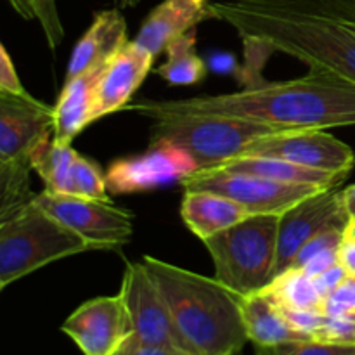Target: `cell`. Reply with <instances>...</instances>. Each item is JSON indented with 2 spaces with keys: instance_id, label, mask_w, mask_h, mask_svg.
Wrapping results in <instances>:
<instances>
[{
  "instance_id": "obj_33",
  "label": "cell",
  "mask_w": 355,
  "mask_h": 355,
  "mask_svg": "<svg viewBox=\"0 0 355 355\" xmlns=\"http://www.w3.org/2000/svg\"><path fill=\"white\" fill-rule=\"evenodd\" d=\"M338 250L340 248H331V250H324V252L318 253V255H314L312 259H309L307 262L300 267V269L311 277H315V276H319V274L326 272V270H329L331 267L338 266L340 263L338 262Z\"/></svg>"
},
{
  "instance_id": "obj_20",
  "label": "cell",
  "mask_w": 355,
  "mask_h": 355,
  "mask_svg": "<svg viewBox=\"0 0 355 355\" xmlns=\"http://www.w3.org/2000/svg\"><path fill=\"white\" fill-rule=\"evenodd\" d=\"M241 311L248 340L255 343L257 349L314 340L295 329L279 305L263 291L241 297Z\"/></svg>"
},
{
  "instance_id": "obj_38",
  "label": "cell",
  "mask_w": 355,
  "mask_h": 355,
  "mask_svg": "<svg viewBox=\"0 0 355 355\" xmlns=\"http://www.w3.org/2000/svg\"><path fill=\"white\" fill-rule=\"evenodd\" d=\"M193 2L200 3V6H207V3H208V0H193Z\"/></svg>"
},
{
  "instance_id": "obj_19",
  "label": "cell",
  "mask_w": 355,
  "mask_h": 355,
  "mask_svg": "<svg viewBox=\"0 0 355 355\" xmlns=\"http://www.w3.org/2000/svg\"><path fill=\"white\" fill-rule=\"evenodd\" d=\"M180 214L201 241L253 217L243 205L210 191H186Z\"/></svg>"
},
{
  "instance_id": "obj_29",
  "label": "cell",
  "mask_w": 355,
  "mask_h": 355,
  "mask_svg": "<svg viewBox=\"0 0 355 355\" xmlns=\"http://www.w3.org/2000/svg\"><path fill=\"white\" fill-rule=\"evenodd\" d=\"M314 340L335 345H355V312L343 315H326Z\"/></svg>"
},
{
  "instance_id": "obj_26",
  "label": "cell",
  "mask_w": 355,
  "mask_h": 355,
  "mask_svg": "<svg viewBox=\"0 0 355 355\" xmlns=\"http://www.w3.org/2000/svg\"><path fill=\"white\" fill-rule=\"evenodd\" d=\"M10 7L26 21H37L40 24L49 49L55 51L64 38L61 17H59L55 0H9Z\"/></svg>"
},
{
  "instance_id": "obj_8",
  "label": "cell",
  "mask_w": 355,
  "mask_h": 355,
  "mask_svg": "<svg viewBox=\"0 0 355 355\" xmlns=\"http://www.w3.org/2000/svg\"><path fill=\"white\" fill-rule=\"evenodd\" d=\"M35 203L69 229L89 239L96 250H118L134 232V214L114 207L113 201L89 200L75 194L42 191Z\"/></svg>"
},
{
  "instance_id": "obj_24",
  "label": "cell",
  "mask_w": 355,
  "mask_h": 355,
  "mask_svg": "<svg viewBox=\"0 0 355 355\" xmlns=\"http://www.w3.org/2000/svg\"><path fill=\"white\" fill-rule=\"evenodd\" d=\"M269 295L281 309H298V311H322L324 298L319 295L314 279L302 269H286L270 281L262 290Z\"/></svg>"
},
{
  "instance_id": "obj_15",
  "label": "cell",
  "mask_w": 355,
  "mask_h": 355,
  "mask_svg": "<svg viewBox=\"0 0 355 355\" xmlns=\"http://www.w3.org/2000/svg\"><path fill=\"white\" fill-rule=\"evenodd\" d=\"M153 62L155 58L130 40L104 66L94 94L92 123L128 106L130 97L151 71Z\"/></svg>"
},
{
  "instance_id": "obj_30",
  "label": "cell",
  "mask_w": 355,
  "mask_h": 355,
  "mask_svg": "<svg viewBox=\"0 0 355 355\" xmlns=\"http://www.w3.org/2000/svg\"><path fill=\"white\" fill-rule=\"evenodd\" d=\"M322 312L326 315H343L355 312V276H347L322 304Z\"/></svg>"
},
{
  "instance_id": "obj_16",
  "label": "cell",
  "mask_w": 355,
  "mask_h": 355,
  "mask_svg": "<svg viewBox=\"0 0 355 355\" xmlns=\"http://www.w3.org/2000/svg\"><path fill=\"white\" fill-rule=\"evenodd\" d=\"M127 21L120 9L97 12L92 24L73 49L66 69V82L87 71L106 66L128 44Z\"/></svg>"
},
{
  "instance_id": "obj_6",
  "label": "cell",
  "mask_w": 355,
  "mask_h": 355,
  "mask_svg": "<svg viewBox=\"0 0 355 355\" xmlns=\"http://www.w3.org/2000/svg\"><path fill=\"white\" fill-rule=\"evenodd\" d=\"M151 121V142L179 146L193 156L198 170L217 168L245 156L255 142L288 132L229 116H168Z\"/></svg>"
},
{
  "instance_id": "obj_1",
  "label": "cell",
  "mask_w": 355,
  "mask_h": 355,
  "mask_svg": "<svg viewBox=\"0 0 355 355\" xmlns=\"http://www.w3.org/2000/svg\"><path fill=\"white\" fill-rule=\"evenodd\" d=\"M207 10L245 47L283 52L355 83V0H217Z\"/></svg>"
},
{
  "instance_id": "obj_22",
  "label": "cell",
  "mask_w": 355,
  "mask_h": 355,
  "mask_svg": "<svg viewBox=\"0 0 355 355\" xmlns=\"http://www.w3.org/2000/svg\"><path fill=\"white\" fill-rule=\"evenodd\" d=\"M78 153L71 144H58L52 137L42 142L31 155V165L38 173L45 191L58 194H75L73 170Z\"/></svg>"
},
{
  "instance_id": "obj_23",
  "label": "cell",
  "mask_w": 355,
  "mask_h": 355,
  "mask_svg": "<svg viewBox=\"0 0 355 355\" xmlns=\"http://www.w3.org/2000/svg\"><path fill=\"white\" fill-rule=\"evenodd\" d=\"M166 61L156 68L168 85H194L207 75V64L196 52V31H187L165 49Z\"/></svg>"
},
{
  "instance_id": "obj_12",
  "label": "cell",
  "mask_w": 355,
  "mask_h": 355,
  "mask_svg": "<svg viewBox=\"0 0 355 355\" xmlns=\"http://www.w3.org/2000/svg\"><path fill=\"white\" fill-rule=\"evenodd\" d=\"M193 156L170 142H151L139 156L114 162L106 172L107 189L114 194H132L155 189L170 182H180L196 172Z\"/></svg>"
},
{
  "instance_id": "obj_36",
  "label": "cell",
  "mask_w": 355,
  "mask_h": 355,
  "mask_svg": "<svg viewBox=\"0 0 355 355\" xmlns=\"http://www.w3.org/2000/svg\"><path fill=\"white\" fill-rule=\"evenodd\" d=\"M338 262L347 274L355 276V236L345 234L338 250Z\"/></svg>"
},
{
  "instance_id": "obj_9",
  "label": "cell",
  "mask_w": 355,
  "mask_h": 355,
  "mask_svg": "<svg viewBox=\"0 0 355 355\" xmlns=\"http://www.w3.org/2000/svg\"><path fill=\"white\" fill-rule=\"evenodd\" d=\"M120 295L132 322V336L125 343L180 350L168 309L144 262H127Z\"/></svg>"
},
{
  "instance_id": "obj_13",
  "label": "cell",
  "mask_w": 355,
  "mask_h": 355,
  "mask_svg": "<svg viewBox=\"0 0 355 355\" xmlns=\"http://www.w3.org/2000/svg\"><path fill=\"white\" fill-rule=\"evenodd\" d=\"M83 355H114L132 336V322L121 295L99 297L80 305L61 326Z\"/></svg>"
},
{
  "instance_id": "obj_3",
  "label": "cell",
  "mask_w": 355,
  "mask_h": 355,
  "mask_svg": "<svg viewBox=\"0 0 355 355\" xmlns=\"http://www.w3.org/2000/svg\"><path fill=\"white\" fill-rule=\"evenodd\" d=\"M172 318L177 340L187 355H238L248 340L241 297L193 270L155 257L142 259Z\"/></svg>"
},
{
  "instance_id": "obj_32",
  "label": "cell",
  "mask_w": 355,
  "mask_h": 355,
  "mask_svg": "<svg viewBox=\"0 0 355 355\" xmlns=\"http://www.w3.org/2000/svg\"><path fill=\"white\" fill-rule=\"evenodd\" d=\"M290 324L298 331L314 338L315 331L321 328L326 314L322 311H298V309H281Z\"/></svg>"
},
{
  "instance_id": "obj_21",
  "label": "cell",
  "mask_w": 355,
  "mask_h": 355,
  "mask_svg": "<svg viewBox=\"0 0 355 355\" xmlns=\"http://www.w3.org/2000/svg\"><path fill=\"white\" fill-rule=\"evenodd\" d=\"M211 170H225V172H241L252 173V175L266 177V179L277 180L286 184H305V186H318L324 189L340 187L347 175H336V173L321 172V170L305 168V166L295 165L279 158H269V156H241V158L231 159L222 163L220 166Z\"/></svg>"
},
{
  "instance_id": "obj_25",
  "label": "cell",
  "mask_w": 355,
  "mask_h": 355,
  "mask_svg": "<svg viewBox=\"0 0 355 355\" xmlns=\"http://www.w3.org/2000/svg\"><path fill=\"white\" fill-rule=\"evenodd\" d=\"M31 158L0 163V218L30 205L37 194L31 193Z\"/></svg>"
},
{
  "instance_id": "obj_10",
  "label": "cell",
  "mask_w": 355,
  "mask_h": 355,
  "mask_svg": "<svg viewBox=\"0 0 355 355\" xmlns=\"http://www.w3.org/2000/svg\"><path fill=\"white\" fill-rule=\"evenodd\" d=\"M333 225H350V215L338 187L322 189L305 198L279 217L274 277L290 269L295 257L315 234Z\"/></svg>"
},
{
  "instance_id": "obj_11",
  "label": "cell",
  "mask_w": 355,
  "mask_h": 355,
  "mask_svg": "<svg viewBox=\"0 0 355 355\" xmlns=\"http://www.w3.org/2000/svg\"><path fill=\"white\" fill-rule=\"evenodd\" d=\"M245 156L286 159L305 168L336 175H349L355 166L352 148L326 130L281 132L255 142Z\"/></svg>"
},
{
  "instance_id": "obj_4",
  "label": "cell",
  "mask_w": 355,
  "mask_h": 355,
  "mask_svg": "<svg viewBox=\"0 0 355 355\" xmlns=\"http://www.w3.org/2000/svg\"><path fill=\"white\" fill-rule=\"evenodd\" d=\"M96 250L35 201L0 218V290L47 263Z\"/></svg>"
},
{
  "instance_id": "obj_37",
  "label": "cell",
  "mask_w": 355,
  "mask_h": 355,
  "mask_svg": "<svg viewBox=\"0 0 355 355\" xmlns=\"http://www.w3.org/2000/svg\"><path fill=\"white\" fill-rule=\"evenodd\" d=\"M141 0H114L118 9H130V7H135Z\"/></svg>"
},
{
  "instance_id": "obj_18",
  "label": "cell",
  "mask_w": 355,
  "mask_h": 355,
  "mask_svg": "<svg viewBox=\"0 0 355 355\" xmlns=\"http://www.w3.org/2000/svg\"><path fill=\"white\" fill-rule=\"evenodd\" d=\"M104 66L64 82L54 106V139L58 144H71L73 139L92 123L94 94Z\"/></svg>"
},
{
  "instance_id": "obj_5",
  "label": "cell",
  "mask_w": 355,
  "mask_h": 355,
  "mask_svg": "<svg viewBox=\"0 0 355 355\" xmlns=\"http://www.w3.org/2000/svg\"><path fill=\"white\" fill-rule=\"evenodd\" d=\"M281 215H253L203 239L215 277L239 297L260 293L274 279Z\"/></svg>"
},
{
  "instance_id": "obj_28",
  "label": "cell",
  "mask_w": 355,
  "mask_h": 355,
  "mask_svg": "<svg viewBox=\"0 0 355 355\" xmlns=\"http://www.w3.org/2000/svg\"><path fill=\"white\" fill-rule=\"evenodd\" d=\"M257 355H355V345H335V343L307 340V342H291L257 349Z\"/></svg>"
},
{
  "instance_id": "obj_35",
  "label": "cell",
  "mask_w": 355,
  "mask_h": 355,
  "mask_svg": "<svg viewBox=\"0 0 355 355\" xmlns=\"http://www.w3.org/2000/svg\"><path fill=\"white\" fill-rule=\"evenodd\" d=\"M114 355H187L179 349L172 347H158V345H130L125 343Z\"/></svg>"
},
{
  "instance_id": "obj_2",
  "label": "cell",
  "mask_w": 355,
  "mask_h": 355,
  "mask_svg": "<svg viewBox=\"0 0 355 355\" xmlns=\"http://www.w3.org/2000/svg\"><path fill=\"white\" fill-rule=\"evenodd\" d=\"M125 110L149 120L168 116H229L283 130H328L355 125V83L321 69L283 82L259 80L245 89L186 99H142Z\"/></svg>"
},
{
  "instance_id": "obj_31",
  "label": "cell",
  "mask_w": 355,
  "mask_h": 355,
  "mask_svg": "<svg viewBox=\"0 0 355 355\" xmlns=\"http://www.w3.org/2000/svg\"><path fill=\"white\" fill-rule=\"evenodd\" d=\"M0 92L12 94V96H30V92L21 83L16 66L7 52L6 45L0 47Z\"/></svg>"
},
{
  "instance_id": "obj_7",
  "label": "cell",
  "mask_w": 355,
  "mask_h": 355,
  "mask_svg": "<svg viewBox=\"0 0 355 355\" xmlns=\"http://www.w3.org/2000/svg\"><path fill=\"white\" fill-rule=\"evenodd\" d=\"M180 184L186 191H210L231 198L252 215H283L302 200L324 189L225 170H196Z\"/></svg>"
},
{
  "instance_id": "obj_34",
  "label": "cell",
  "mask_w": 355,
  "mask_h": 355,
  "mask_svg": "<svg viewBox=\"0 0 355 355\" xmlns=\"http://www.w3.org/2000/svg\"><path fill=\"white\" fill-rule=\"evenodd\" d=\"M347 276H349V274H347V270L338 263V266L331 267L329 270H326V272L312 277V279H314V284H315V288H318L319 295H321L322 298H326L333 290H335L336 286H338L340 283H342L343 279H345Z\"/></svg>"
},
{
  "instance_id": "obj_14",
  "label": "cell",
  "mask_w": 355,
  "mask_h": 355,
  "mask_svg": "<svg viewBox=\"0 0 355 355\" xmlns=\"http://www.w3.org/2000/svg\"><path fill=\"white\" fill-rule=\"evenodd\" d=\"M54 134V107L30 96L0 92V163L31 158Z\"/></svg>"
},
{
  "instance_id": "obj_17",
  "label": "cell",
  "mask_w": 355,
  "mask_h": 355,
  "mask_svg": "<svg viewBox=\"0 0 355 355\" xmlns=\"http://www.w3.org/2000/svg\"><path fill=\"white\" fill-rule=\"evenodd\" d=\"M207 17H210L207 6L193 0H163L146 17L134 42L156 59L168 44L194 30Z\"/></svg>"
},
{
  "instance_id": "obj_27",
  "label": "cell",
  "mask_w": 355,
  "mask_h": 355,
  "mask_svg": "<svg viewBox=\"0 0 355 355\" xmlns=\"http://www.w3.org/2000/svg\"><path fill=\"white\" fill-rule=\"evenodd\" d=\"M73 189L75 196L89 198V200L111 201L107 196L106 173L101 172L99 166L85 156H76L75 170H73Z\"/></svg>"
}]
</instances>
